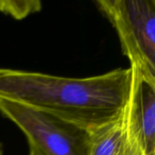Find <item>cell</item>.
I'll use <instances>...</instances> for the list:
<instances>
[{
  "label": "cell",
  "mask_w": 155,
  "mask_h": 155,
  "mask_svg": "<svg viewBox=\"0 0 155 155\" xmlns=\"http://www.w3.org/2000/svg\"><path fill=\"white\" fill-rule=\"evenodd\" d=\"M131 81L130 67L84 78L0 67V99L91 131L121 113L129 95Z\"/></svg>",
  "instance_id": "6da1fadb"
},
{
  "label": "cell",
  "mask_w": 155,
  "mask_h": 155,
  "mask_svg": "<svg viewBox=\"0 0 155 155\" xmlns=\"http://www.w3.org/2000/svg\"><path fill=\"white\" fill-rule=\"evenodd\" d=\"M131 66L155 79V0H97Z\"/></svg>",
  "instance_id": "7a4b0ae2"
},
{
  "label": "cell",
  "mask_w": 155,
  "mask_h": 155,
  "mask_svg": "<svg viewBox=\"0 0 155 155\" xmlns=\"http://www.w3.org/2000/svg\"><path fill=\"white\" fill-rule=\"evenodd\" d=\"M0 113L22 131L39 155H89L90 132L77 124L4 99Z\"/></svg>",
  "instance_id": "3957f363"
},
{
  "label": "cell",
  "mask_w": 155,
  "mask_h": 155,
  "mask_svg": "<svg viewBox=\"0 0 155 155\" xmlns=\"http://www.w3.org/2000/svg\"><path fill=\"white\" fill-rule=\"evenodd\" d=\"M132 81L124 113L127 131L139 155H155V79L130 66Z\"/></svg>",
  "instance_id": "277c9868"
},
{
  "label": "cell",
  "mask_w": 155,
  "mask_h": 155,
  "mask_svg": "<svg viewBox=\"0 0 155 155\" xmlns=\"http://www.w3.org/2000/svg\"><path fill=\"white\" fill-rule=\"evenodd\" d=\"M89 132V155H139L127 131L124 108L113 120Z\"/></svg>",
  "instance_id": "5b68a950"
},
{
  "label": "cell",
  "mask_w": 155,
  "mask_h": 155,
  "mask_svg": "<svg viewBox=\"0 0 155 155\" xmlns=\"http://www.w3.org/2000/svg\"><path fill=\"white\" fill-rule=\"evenodd\" d=\"M42 8V3L37 0H2L0 12L21 20L31 14L37 13Z\"/></svg>",
  "instance_id": "8992f818"
},
{
  "label": "cell",
  "mask_w": 155,
  "mask_h": 155,
  "mask_svg": "<svg viewBox=\"0 0 155 155\" xmlns=\"http://www.w3.org/2000/svg\"><path fill=\"white\" fill-rule=\"evenodd\" d=\"M29 155H39V154L36 153V151H35V149H33L32 147H29Z\"/></svg>",
  "instance_id": "52a82bcc"
},
{
  "label": "cell",
  "mask_w": 155,
  "mask_h": 155,
  "mask_svg": "<svg viewBox=\"0 0 155 155\" xmlns=\"http://www.w3.org/2000/svg\"><path fill=\"white\" fill-rule=\"evenodd\" d=\"M0 155H4V145L0 142Z\"/></svg>",
  "instance_id": "ba28073f"
}]
</instances>
